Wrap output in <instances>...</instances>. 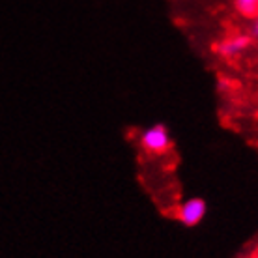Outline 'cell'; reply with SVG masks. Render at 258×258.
Listing matches in <instances>:
<instances>
[{
  "mask_svg": "<svg viewBox=\"0 0 258 258\" xmlns=\"http://www.w3.org/2000/svg\"><path fill=\"white\" fill-rule=\"evenodd\" d=\"M234 8L239 15L254 19L258 15V0H234Z\"/></svg>",
  "mask_w": 258,
  "mask_h": 258,
  "instance_id": "277c9868",
  "label": "cell"
},
{
  "mask_svg": "<svg viewBox=\"0 0 258 258\" xmlns=\"http://www.w3.org/2000/svg\"><path fill=\"white\" fill-rule=\"evenodd\" d=\"M141 146L150 154L163 155L172 148V139H170L168 129L163 123H155L141 133Z\"/></svg>",
  "mask_w": 258,
  "mask_h": 258,
  "instance_id": "6da1fadb",
  "label": "cell"
},
{
  "mask_svg": "<svg viewBox=\"0 0 258 258\" xmlns=\"http://www.w3.org/2000/svg\"><path fill=\"white\" fill-rule=\"evenodd\" d=\"M249 45H251V36L236 34V36H228V38L221 39L215 45V52L223 58H236L241 52H245Z\"/></svg>",
  "mask_w": 258,
  "mask_h": 258,
  "instance_id": "3957f363",
  "label": "cell"
},
{
  "mask_svg": "<svg viewBox=\"0 0 258 258\" xmlns=\"http://www.w3.org/2000/svg\"><path fill=\"white\" fill-rule=\"evenodd\" d=\"M206 215V202L199 197H193V199L185 200L180 208H178V219H180L181 225L185 226H197L200 221L204 219Z\"/></svg>",
  "mask_w": 258,
  "mask_h": 258,
  "instance_id": "7a4b0ae2",
  "label": "cell"
},
{
  "mask_svg": "<svg viewBox=\"0 0 258 258\" xmlns=\"http://www.w3.org/2000/svg\"><path fill=\"white\" fill-rule=\"evenodd\" d=\"M252 258H258V247H256V251H254V256Z\"/></svg>",
  "mask_w": 258,
  "mask_h": 258,
  "instance_id": "8992f818",
  "label": "cell"
},
{
  "mask_svg": "<svg viewBox=\"0 0 258 258\" xmlns=\"http://www.w3.org/2000/svg\"><path fill=\"white\" fill-rule=\"evenodd\" d=\"M251 32H252V36H254V38H258V15L254 17V23H252Z\"/></svg>",
  "mask_w": 258,
  "mask_h": 258,
  "instance_id": "5b68a950",
  "label": "cell"
}]
</instances>
